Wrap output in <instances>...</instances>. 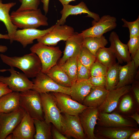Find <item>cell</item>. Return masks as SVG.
<instances>
[{"instance_id": "obj_1", "label": "cell", "mask_w": 139, "mask_h": 139, "mask_svg": "<svg viewBox=\"0 0 139 139\" xmlns=\"http://www.w3.org/2000/svg\"><path fill=\"white\" fill-rule=\"evenodd\" d=\"M0 57L4 63L11 67L19 68L28 78H34L41 72V61L35 53L31 52L20 57H10L1 54Z\"/></svg>"}, {"instance_id": "obj_2", "label": "cell", "mask_w": 139, "mask_h": 139, "mask_svg": "<svg viewBox=\"0 0 139 139\" xmlns=\"http://www.w3.org/2000/svg\"><path fill=\"white\" fill-rule=\"evenodd\" d=\"M11 20L17 28L37 29L40 26H48V18L39 8L13 11L10 14Z\"/></svg>"}, {"instance_id": "obj_3", "label": "cell", "mask_w": 139, "mask_h": 139, "mask_svg": "<svg viewBox=\"0 0 139 139\" xmlns=\"http://www.w3.org/2000/svg\"><path fill=\"white\" fill-rule=\"evenodd\" d=\"M30 49L39 57L42 65L41 72L45 74L57 64L62 53L59 47L48 46L38 42L33 45Z\"/></svg>"}, {"instance_id": "obj_4", "label": "cell", "mask_w": 139, "mask_h": 139, "mask_svg": "<svg viewBox=\"0 0 139 139\" xmlns=\"http://www.w3.org/2000/svg\"><path fill=\"white\" fill-rule=\"evenodd\" d=\"M19 105L33 119L44 120L40 93L32 89L20 92Z\"/></svg>"}, {"instance_id": "obj_5", "label": "cell", "mask_w": 139, "mask_h": 139, "mask_svg": "<svg viewBox=\"0 0 139 139\" xmlns=\"http://www.w3.org/2000/svg\"><path fill=\"white\" fill-rule=\"evenodd\" d=\"M51 92L40 93L44 120L48 124H52L62 133V115Z\"/></svg>"}, {"instance_id": "obj_6", "label": "cell", "mask_w": 139, "mask_h": 139, "mask_svg": "<svg viewBox=\"0 0 139 139\" xmlns=\"http://www.w3.org/2000/svg\"><path fill=\"white\" fill-rule=\"evenodd\" d=\"M32 80V89L39 93L60 92L70 95L71 88L58 84L46 74L41 72Z\"/></svg>"}, {"instance_id": "obj_7", "label": "cell", "mask_w": 139, "mask_h": 139, "mask_svg": "<svg viewBox=\"0 0 139 139\" xmlns=\"http://www.w3.org/2000/svg\"><path fill=\"white\" fill-rule=\"evenodd\" d=\"M8 70L10 73L9 76H0V81L7 84L12 91L21 92L32 89V81H30L24 73L15 70L14 67H11Z\"/></svg>"}, {"instance_id": "obj_8", "label": "cell", "mask_w": 139, "mask_h": 139, "mask_svg": "<svg viewBox=\"0 0 139 139\" xmlns=\"http://www.w3.org/2000/svg\"><path fill=\"white\" fill-rule=\"evenodd\" d=\"M74 32V29L71 26L56 23L51 31L37 40L46 45L55 46L60 41H66Z\"/></svg>"}, {"instance_id": "obj_9", "label": "cell", "mask_w": 139, "mask_h": 139, "mask_svg": "<svg viewBox=\"0 0 139 139\" xmlns=\"http://www.w3.org/2000/svg\"><path fill=\"white\" fill-rule=\"evenodd\" d=\"M20 107L13 111L1 112L0 115V139H5L12 132L21 121L25 113Z\"/></svg>"}, {"instance_id": "obj_10", "label": "cell", "mask_w": 139, "mask_h": 139, "mask_svg": "<svg viewBox=\"0 0 139 139\" xmlns=\"http://www.w3.org/2000/svg\"><path fill=\"white\" fill-rule=\"evenodd\" d=\"M116 22L115 17L109 15H104L98 21L92 22V27L82 31L79 34L83 38L102 36L116 28Z\"/></svg>"}, {"instance_id": "obj_11", "label": "cell", "mask_w": 139, "mask_h": 139, "mask_svg": "<svg viewBox=\"0 0 139 139\" xmlns=\"http://www.w3.org/2000/svg\"><path fill=\"white\" fill-rule=\"evenodd\" d=\"M62 113L78 115L87 106L74 100L70 95L60 92H51Z\"/></svg>"}, {"instance_id": "obj_12", "label": "cell", "mask_w": 139, "mask_h": 139, "mask_svg": "<svg viewBox=\"0 0 139 139\" xmlns=\"http://www.w3.org/2000/svg\"><path fill=\"white\" fill-rule=\"evenodd\" d=\"M63 113L62 133L76 139L87 138L78 115Z\"/></svg>"}, {"instance_id": "obj_13", "label": "cell", "mask_w": 139, "mask_h": 139, "mask_svg": "<svg viewBox=\"0 0 139 139\" xmlns=\"http://www.w3.org/2000/svg\"><path fill=\"white\" fill-rule=\"evenodd\" d=\"M99 112L97 108L88 107L78 115L86 138L96 139L94 130L97 124Z\"/></svg>"}, {"instance_id": "obj_14", "label": "cell", "mask_w": 139, "mask_h": 139, "mask_svg": "<svg viewBox=\"0 0 139 139\" xmlns=\"http://www.w3.org/2000/svg\"><path fill=\"white\" fill-rule=\"evenodd\" d=\"M35 132L33 119L25 112L20 123L6 139H33Z\"/></svg>"}, {"instance_id": "obj_15", "label": "cell", "mask_w": 139, "mask_h": 139, "mask_svg": "<svg viewBox=\"0 0 139 139\" xmlns=\"http://www.w3.org/2000/svg\"><path fill=\"white\" fill-rule=\"evenodd\" d=\"M63 5V8L60 12L61 17L56 23L59 25H64L66 22L67 18L71 15L87 14L86 17L93 18L94 20L92 22H93L98 21L100 18L99 14L91 11L85 3L83 2L75 5L69 4Z\"/></svg>"}, {"instance_id": "obj_16", "label": "cell", "mask_w": 139, "mask_h": 139, "mask_svg": "<svg viewBox=\"0 0 139 139\" xmlns=\"http://www.w3.org/2000/svg\"><path fill=\"white\" fill-rule=\"evenodd\" d=\"M129 85L109 91L102 104L98 108L99 112L110 113L117 107L121 97L129 92Z\"/></svg>"}, {"instance_id": "obj_17", "label": "cell", "mask_w": 139, "mask_h": 139, "mask_svg": "<svg viewBox=\"0 0 139 139\" xmlns=\"http://www.w3.org/2000/svg\"><path fill=\"white\" fill-rule=\"evenodd\" d=\"M54 25L47 29L41 30L36 28H26L17 30L13 38V41L19 42L23 48L33 43V41L45 35L53 29Z\"/></svg>"}, {"instance_id": "obj_18", "label": "cell", "mask_w": 139, "mask_h": 139, "mask_svg": "<svg viewBox=\"0 0 139 139\" xmlns=\"http://www.w3.org/2000/svg\"><path fill=\"white\" fill-rule=\"evenodd\" d=\"M83 38L75 32L66 41L63 55L58 64L60 66L68 59L78 57L83 47Z\"/></svg>"}, {"instance_id": "obj_19", "label": "cell", "mask_w": 139, "mask_h": 139, "mask_svg": "<svg viewBox=\"0 0 139 139\" xmlns=\"http://www.w3.org/2000/svg\"><path fill=\"white\" fill-rule=\"evenodd\" d=\"M98 120L99 124L103 127H136L133 122L116 113L99 112Z\"/></svg>"}, {"instance_id": "obj_20", "label": "cell", "mask_w": 139, "mask_h": 139, "mask_svg": "<svg viewBox=\"0 0 139 139\" xmlns=\"http://www.w3.org/2000/svg\"><path fill=\"white\" fill-rule=\"evenodd\" d=\"M109 40L110 44V47L113 51L119 63L124 62L127 63L132 60L127 44L123 43L120 41L116 32L112 31L110 33Z\"/></svg>"}, {"instance_id": "obj_21", "label": "cell", "mask_w": 139, "mask_h": 139, "mask_svg": "<svg viewBox=\"0 0 139 139\" xmlns=\"http://www.w3.org/2000/svg\"><path fill=\"white\" fill-rule=\"evenodd\" d=\"M137 130L133 127H103L98 131V134L109 139H127Z\"/></svg>"}, {"instance_id": "obj_22", "label": "cell", "mask_w": 139, "mask_h": 139, "mask_svg": "<svg viewBox=\"0 0 139 139\" xmlns=\"http://www.w3.org/2000/svg\"><path fill=\"white\" fill-rule=\"evenodd\" d=\"M16 4L15 2L4 4L2 0H0V21L3 22L6 27L11 44L13 42V37L18 28L11 22L9 12Z\"/></svg>"}, {"instance_id": "obj_23", "label": "cell", "mask_w": 139, "mask_h": 139, "mask_svg": "<svg viewBox=\"0 0 139 139\" xmlns=\"http://www.w3.org/2000/svg\"><path fill=\"white\" fill-rule=\"evenodd\" d=\"M93 86L88 80L76 81L72 83L70 87V95L73 100L83 104Z\"/></svg>"}, {"instance_id": "obj_24", "label": "cell", "mask_w": 139, "mask_h": 139, "mask_svg": "<svg viewBox=\"0 0 139 139\" xmlns=\"http://www.w3.org/2000/svg\"><path fill=\"white\" fill-rule=\"evenodd\" d=\"M108 91L105 88L93 86L82 104L88 107L98 108L103 102Z\"/></svg>"}, {"instance_id": "obj_25", "label": "cell", "mask_w": 139, "mask_h": 139, "mask_svg": "<svg viewBox=\"0 0 139 139\" xmlns=\"http://www.w3.org/2000/svg\"><path fill=\"white\" fill-rule=\"evenodd\" d=\"M20 92L12 91L0 98V112L8 113L18 109L19 105Z\"/></svg>"}, {"instance_id": "obj_26", "label": "cell", "mask_w": 139, "mask_h": 139, "mask_svg": "<svg viewBox=\"0 0 139 139\" xmlns=\"http://www.w3.org/2000/svg\"><path fill=\"white\" fill-rule=\"evenodd\" d=\"M136 70L132 60L126 65L121 66L119 71L118 82L115 89L131 83L134 80Z\"/></svg>"}, {"instance_id": "obj_27", "label": "cell", "mask_w": 139, "mask_h": 139, "mask_svg": "<svg viewBox=\"0 0 139 139\" xmlns=\"http://www.w3.org/2000/svg\"><path fill=\"white\" fill-rule=\"evenodd\" d=\"M46 74L62 86L70 88L72 85V82L68 76L57 64L51 67Z\"/></svg>"}, {"instance_id": "obj_28", "label": "cell", "mask_w": 139, "mask_h": 139, "mask_svg": "<svg viewBox=\"0 0 139 139\" xmlns=\"http://www.w3.org/2000/svg\"><path fill=\"white\" fill-rule=\"evenodd\" d=\"M108 43L107 40L103 35L99 37H88L83 38V46L86 48L95 57L98 50L105 47Z\"/></svg>"}, {"instance_id": "obj_29", "label": "cell", "mask_w": 139, "mask_h": 139, "mask_svg": "<svg viewBox=\"0 0 139 139\" xmlns=\"http://www.w3.org/2000/svg\"><path fill=\"white\" fill-rule=\"evenodd\" d=\"M36 132L34 139H52L51 125L44 120L33 119Z\"/></svg>"}, {"instance_id": "obj_30", "label": "cell", "mask_w": 139, "mask_h": 139, "mask_svg": "<svg viewBox=\"0 0 139 139\" xmlns=\"http://www.w3.org/2000/svg\"><path fill=\"white\" fill-rule=\"evenodd\" d=\"M96 60L108 68L116 63V57L111 49L105 47L99 49L97 52Z\"/></svg>"}, {"instance_id": "obj_31", "label": "cell", "mask_w": 139, "mask_h": 139, "mask_svg": "<svg viewBox=\"0 0 139 139\" xmlns=\"http://www.w3.org/2000/svg\"><path fill=\"white\" fill-rule=\"evenodd\" d=\"M121 65L116 63L108 68L106 76V89L109 91L115 89L119 81V71Z\"/></svg>"}, {"instance_id": "obj_32", "label": "cell", "mask_w": 139, "mask_h": 139, "mask_svg": "<svg viewBox=\"0 0 139 139\" xmlns=\"http://www.w3.org/2000/svg\"><path fill=\"white\" fill-rule=\"evenodd\" d=\"M77 57L70 58L60 66L68 76L72 83L76 81Z\"/></svg>"}, {"instance_id": "obj_33", "label": "cell", "mask_w": 139, "mask_h": 139, "mask_svg": "<svg viewBox=\"0 0 139 139\" xmlns=\"http://www.w3.org/2000/svg\"><path fill=\"white\" fill-rule=\"evenodd\" d=\"M77 58L81 64L89 69L96 60L95 57L86 48L83 46Z\"/></svg>"}, {"instance_id": "obj_34", "label": "cell", "mask_w": 139, "mask_h": 139, "mask_svg": "<svg viewBox=\"0 0 139 139\" xmlns=\"http://www.w3.org/2000/svg\"><path fill=\"white\" fill-rule=\"evenodd\" d=\"M121 20L124 23L122 27L128 28L129 32V38L139 36V17L132 22L127 21L122 18Z\"/></svg>"}, {"instance_id": "obj_35", "label": "cell", "mask_w": 139, "mask_h": 139, "mask_svg": "<svg viewBox=\"0 0 139 139\" xmlns=\"http://www.w3.org/2000/svg\"><path fill=\"white\" fill-rule=\"evenodd\" d=\"M108 69L106 66L96 60L90 68L91 76H106Z\"/></svg>"}, {"instance_id": "obj_36", "label": "cell", "mask_w": 139, "mask_h": 139, "mask_svg": "<svg viewBox=\"0 0 139 139\" xmlns=\"http://www.w3.org/2000/svg\"><path fill=\"white\" fill-rule=\"evenodd\" d=\"M21 4L16 10L21 11L27 10L38 9L41 0H19Z\"/></svg>"}, {"instance_id": "obj_37", "label": "cell", "mask_w": 139, "mask_h": 139, "mask_svg": "<svg viewBox=\"0 0 139 139\" xmlns=\"http://www.w3.org/2000/svg\"><path fill=\"white\" fill-rule=\"evenodd\" d=\"M90 77V69L81 64L78 59L76 81L87 80Z\"/></svg>"}, {"instance_id": "obj_38", "label": "cell", "mask_w": 139, "mask_h": 139, "mask_svg": "<svg viewBox=\"0 0 139 139\" xmlns=\"http://www.w3.org/2000/svg\"><path fill=\"white\" fill-rule=\"evenodd\" d=\"M131 59L139 49V36L130 38L127 44Z\"/></svg>"}, {"instance_id": "obj_39", "label": "cell", "mask_w": 139, "mask_h": 139, "mask_svg": "<svg viewBox=\"0 0 139 139\" xmlns=\"http://www.w3.org/2000/svg\"><path fill=\"white\" fill-rule=\"evenodd\" d=\"M133 105V100L132 97L129 95H126L121 101L119 109L122 112H127L131 109Z\"/></svg>"}, {"instance_id": "obj_40", "label": "cell", "mask_w": 139, "mask_h": 139, "mask_svg": "<svg viewBox=\"0 0 139 139\" xmlns=\"http://www.w3.org/2000/svg\"><path fill=\"white\" fill-rule=\"evenodd\" d=\"M88 80L93 86L106 88V79L105 76H91Z\"/></svg>"}, {"instance_id": "obj_41", "label": "cell", "mask_w": 139, "mask_h": 139, "mask_svg": "<svg viewBox=\"0 0 139 139\" xmlns=\"http://www.w3.org/2000/svg\"><path fill=\"white\" fill-rule=\"evenodd\" d=\"M51 133L53 139H68L60 132L54 125L51 127Z\"/></svg>"}, {"instance_id": "obj_42", "label": "cell", "mask_w": 139, "mask_h": 139, "mask_svg": "<svg viewBox=\"0 0 139 139\" xmlns=\"http://www.w3.org/2000/svg\"><path fill=\"white\" fill-rule=\"evenodd\" d=\"M12 91L6 84L0 81V98Z\"/></svg>"}, {"instance_id": "obj_43", "label": "cell", "mask_w": 139, "mask_h": 139, "mask_svg": "<svg viewBox=\"0 0 139 139\" xmlns=\"http://www.w3.org/2000/svg\"><path fill=\"white\" fill-rule=\"evenodd\" d=\"M134 61L135 67L137 69L139 66V49H138L132 58Z\"/></svg>"}, {"instance_id": "obj_44", "label": "cell", "mask_w": 139, "mask_h": 139, "mask_svg": "<svg viewBox=\"0 0 139 139\" xmlns=\"http://www.w3.org/2000/svg\"><path fill=\"white\" fill-rule=\"evenodd\" d=\"M50 0H41V1L43 4V9L45 14L48 11L49 3Z\"/></svg>"}, {"instance_id": "obj_45", "label": "cell", "mask_w": 139, "mask_h": 139, "mask_svg": "<svg viewBox=\"0 0 139 139\" xmlns=\"http://www.w3.org/2000/svg\"><path fill=\"white\" fill-rule=\"evenodd\" d=\"M133 90L137 102L139 104V89L138 87H133Z\"/></svg>"}, {"instance_id": "obj_46", "label": "cell", "mask_w": 139, "mask_h": 139, "mask_svg": "<svg viewBox=\"0 0 139 139\" xmlns=\"http://www.w3.org/2000/svg\"><path fill=\"white\" fill-rule=\"evenodd\" d=\"M129 139H139V130H137L133 133L130 136Z\"/></svg>"}, {"instance_id": "obj_47", "label": "cell", "mask_w": 139, "mask_h": 139, "mask_svg": "<svg viewBox=\"0 0 139 139\" xmlns=\"http://www.w3.org/2000/svg\"><path fill=\"white\" fill-rule=\"evenodd\" d=\"M8 49L7 47L5 46L0 45V52L4 53L6 52ZM4 70H0V72H4Z\"/></svg>"}, {"instance_id": "obj_48", "label": "cell", "mask_w": 139, "mask_h": 139, "mask_svg": "<svg viewBox=\"0 0 139 139\" xmlns=\"http://www.w3.org/2000/svg\"><path fill=\"white\" fill-rule=\"evenodd\" d=\"M130 117L135 120L138 124H139V115L138 113L136 112L131 115Z\"/></svg>"}, {"instance_id": "obj_49", "label": "cell", "mask_w": 139, "mask_h": 139, "mask_svg": "<svg viewBox=\"0 0 139 139\" xmlns=\"http://www.w3.org/2000/svg\"><path fill=\"white\" fill-rule=\"evenodd\" d=\"M63 5L69 4L71 2L75 1L76 0H58Z\"/></svg>"}, {"instance_id": "obj_50", "label": "cell", "mask_w": 139, "mask_h": 139, "mask_svg": "<svg viewBox=\"0 0 139 139\" xmlns=\"http://www.w3.org/2000/svg\"><path fill=\"white\" fill-rule=\"evenodd\" d=\"M4 39L9 40V37L7 34H3L0 33V39Z\"/></svg>"}, {"instance_id": "obj_51", "label": "cell", "mask_w": 139, "mask_h": 139, "mask_svg": "<svg viewBox=\"0 0 139 139\" xmlns=\"http://www.w3.org/2000/svg\"><path fill=\"white\" fill-rule=\"evenodd\" d=\"M1 113V112H0V115Z\"/></svg>"}]
</instances>
